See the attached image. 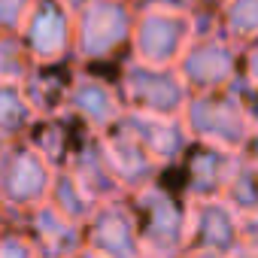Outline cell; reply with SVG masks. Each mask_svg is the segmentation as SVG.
Wrapping results in <instances>:
<instances>
[{
  "label": "cell",
  "instance_id": "1",
  "mask_svg": "<svg viewBox=\"0 0 258 258\" xmlns=\"http://www.w3.org/2000/svg\"><path fill=\"white\" fill-rule=\"evenodd\" d=\"M73 52L85 61H103L131 40V0H70Z\"/></svg>",
  "mask_w": 258,
  "mask_h": 258
},
{
  "label": "cell",
  "instance_id": "2",
  "mask_svg": "<svg viewBox=\"0 0 258 258\" xmlns=\"http://www.w3.org/2000/svg\"><path fill=\"white\" fill-rule=\"evenodd\" d=\"M191 37H195L191 10L149 7V10H134L127 43H131L137 61L155 67H173Z\"/></svg>",
  "mask_w": 258,
  "mask_h": 258
},
{
  "label": "cell",
  "instance_id": "3",
  "mask_svg": "<svg viewBox=\"0 0 258 258\" xmlns=\"http://www.w3.org/2000/svg\"><path fill=\"white\" fill-rule=\"evenodd\" d=\"M25 52L40 64H58L73 52V7L70 0H34L19 34Z\"/></svg>",
  "mask_w": 258,
  "mask_h": 258
},
{
  "label": "cell",
  "instance_id": "4",
  "mask_svg": "<svg viewBox=\"0 0 258 258\" xmlns=\"http://www.w3.org/2000/svg\"><path fill=\"white\" fill-rule=\"evenodd\" d=\"M173 67L185 85L213 91L237 76V46L222 34H195Z\"/></svg>",
  "mask_w": 258,
  "mask_h": 258
},
{
  "label": "cell",
  "instance_id": "5",
  "mask_svg": "<svg viewBox=\"0 0 258 258\" xmlns=\"http://www.w3.org/2000/svg\"><path fill=\"white\" fill-rule=\"evenodd\" d=\"M185 82L176 67H155L134 61L124 70V94L137 106V112L170 115L185 103Z\"/></svg>",
  "mask_w": 258,
  "mask_h": 258
},
{
  "label": "cell",
  "instance_id": "6",
  "mask_svg": "<svg viewBox=\"0 0 258 258\" xmlns=\"http://www.w3.org/2000/svg\"><path fill=\"white\" fill-rule=\"evenodd\" d=\"M188 124L201 137H210L219 143H240L249 131L240 103L231 97H219V94L195 97L188 103Z\"/></svg>",
  "mask_w": 258,
  "mask_h": 258
},
{
  "label": "cell",
  "instance_id": "7",
  "mask_svg": "<svg viewBox=\"0 0 258 258\" xmlns=\"http://www.w3.org/2000/svg\"><path fill=\"white\" fill-rule=\"evenodd\" d=\"M70 103L97 124H106L118 115V100L100 79H76V85L70 88Z\"/></svg>",
  "mask_w": 258,
  "mask_h": 258
},
{
  "label": "cell",
  "instance_id": "8",
  "mask_svg": "<svg viewBox=\"0 0 258 258\" xmlns=\"http://www.w3.org/2000/svg\"><path fill=\"white\" fill-rule=\"evenodd\" d=\"M219 25L225 40L249 46L258 31V0H222Z\"/></svg>",
  "mask_w": 258,
  "mask_h": 258
},
{
  "label": "cell",
  "instance_id": "9",
  "mask_svg": "<svg viewBox=\"0 0 258 258\" xmlns=\"http://www.w3.org/2000/svg\"><path fill=\"white\" fill-rule=\"evenodd\" d=\"M28 76V52L16 34H0V85H16Z\"/></svg>",
  "mask_w": 258,
  "mask_h": 258
},
{
  "label": "cell",
  "instance_id": "10",
  "mask_svg": "<svg viewBox=\"0 0 258 258\" xmlns=\"http://www.w3.org/2000/svg\"><path fill=\"white\" fill-rule=\"evenodd\" d=\"M31 115L25 94L13 85H0V131H16Z\"/></svg>",
  "mask_w": 258,
  "mask_h": 258
},
{
  "label": "cell",
  "instance_id": "11",
  "mask_svg": "<svg viewBox=\"0 0 258 258\" xmlns=\"http://www.w3.org/2000/svg\"><path fill=\"white\" fill-rule=\"evenodd\" d=\"M34 0H0V34H19V25Z\"/></svg>",
  "mask_w": 258,
  "mask_h": 258
},
{
  "label": "cell",
  "instance_id": "12",
  "mask_svg": "<svg viewBox=\"0 0 258 258\" xmlns=\"http://www.w3.org/2000/svg\"><path fill=\"white\" fill-rule=\"evenodd\" d=\"M134 10H149V7H170V10H191V0H131Z\"/></svg>",
  "mask_w": 258,
  "mask_h": 258
}]
</instances>
